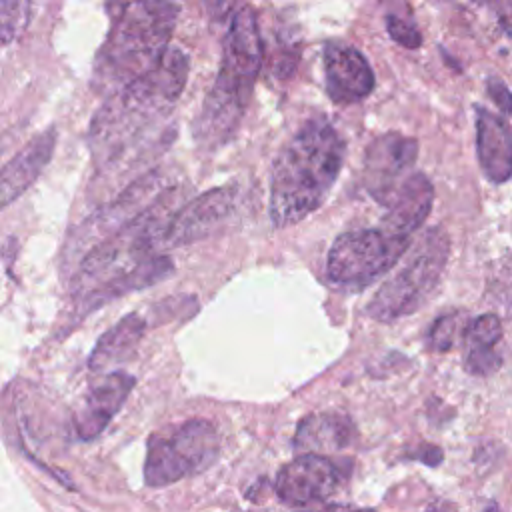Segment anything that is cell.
<instances>
[{
	"instance_id": "52a82bcc",
	"label": "cell",
	"mask_w": 512,
	"mask_h": 512,
	"mask_svg": "<svg viewBox=\"0 0 512 512\" xmlns=\"http://www.w3.org/2000/svg\"><path fill=\"white\" fill-rule=\"evenodd\" d=\"M408 246L410 238L398 236L384 226L348 230L328 250V280L338 288L362 290L390 272Z\"/></svg>"
},
{
	"instance_id": "4316f807",
	"label": "cell",
	"mask_w": 512,
	"mask_h": 512,
	"mask_svg": "<svg viewBox=\"0 0 512 512\" xmlns=\"http://www.w3.org/2000/svg\"><path fill=\"white\" fill-rule=\"evenodd\" d=\"M498 24L512 38V2L500 6V10H498Z\"/></svg>"
},
{
	"instance_id": "ac0fdd59",
	"label": "cell",
	"mask_w": 512,
	"mask_h": 512,
	"mask_svg": "<svg viewBox=\"0 0 512 512\" xmlns=\"http://www.w3.org/2000/svg\"><path fill=\"white\" fill-rule=\"evenodd\" d=\"M172 272H174V264L170 258L152 256V258L140 262L138 266H134L126 272H120L118 276L110 278L108 282L96 286L88 294L76 298V314L82 318L84 314L108 304L114 298H120L128 292L152 286V284L168 278Z\"/></svg>"
},
{
	"instance_id": "2e32d148",
	"label": "cell",
	"mask_w": 512,
	"mask_h": 512,
	"mask_svg": "<svg viewBox=\"0 0 512 512\" xmlns=\"http://www.w3.org/2000/svg\"><path fill=\"white\" fill-rule=\"evenodd\" d=\"M56 148V130L46 128L36 134L12 160L2 168L0 178V204L8 208L16 198H20L40 176L44 166L50 162Z\"/></svg>"
},
{
	"instance_id": "5b68a950",
	"label": "cell",
	"mask_w": 512,
	"mask_h": 512,
	"mask_svg": "<svg viewBox=\"0 0 512 512\" xmlns=\"http://www.w3.org/2000/svg\"><path fill=\"white\" fill-rule=\"evenodd\" d=\"M182 198V188L174 184L142 214L94 246L78 262V270L72 278L74 296L80 298L120 272H126L152 258V250L162 248V240L172 218L184 206Z\"/></svg>"
},
{
	"instance_id": "f546056e",
	"label": "cell",
	"mask_w": 512,
	"mask_h": 512,
	"mask_svg": "<svg viewBox=\"0 0 512 512\" xmlns=\"http://www.w3.org/2000/svg\"><path fill=\"white\" fill-rule=\"evenodd\" d=\"M340 512H372V510H366V508H358V510H348V508H342Z\"/></svg>"
},
{
	"instance_id": "3957f363",
	"label": "cell",
	"mask_w": 512,
	"mask_h": 512,
	"mask_svg": "<svg viewBox=\"0 0 512 512\" xmlns=\"http://www.w3.org/2000/svg\"><path fill=\"white\" fill-rule=\"evenodd\" d=\"M110 32L94 58L92 88L106 98L150 72L168 52L180 6L174 2L114 4Z\"/></svg>"
},
{
	"instance_id": "603a6c76",
	"label": "cell",
	"mask_w": 512,
	"mask_h": 512,
	"mask_svg": "<svg viewBox=\"0 0 512 512\" xmlns=\"http://www.w3.org/2000/svg\"><path fill=\"white\" fill-rule=\"evenodd\" d=\"M462 330V312H450L440 318L430 328L428 334V344L436 352H446L454 346L458 332Z\"/></svg>"
},
{
	"instance_id": "44dd1931",
	"label": "cell",
	"mask_w": 512,
	"mask_h": 512,
	"mask_svg": "<svg viewBox=\"0 0 512 512\" xmlns=\"http://www.w3.org/2000/svg\"><path fill=\"white\" fill-rule=\"evenodd\" d=\"M502 338V322L498 314L486 312L476 316L464 328V354L496 352V344Z\"/></svg>"
},
{
	"instance_id": "6da1fadb",
	"label": "cell",
	"mask_w": 512,
	"mask_h": 512,
	"mask_svg": "<svg viewBox=\"0 0 512 512\" xmlns=\"http://www.w3.org/2000/svg\"><path fill=\"white\" fill-rule=\"evenodd\" d=\"M188 70V54L168 48L150 72L102 102L88 130L98 178L114 172L116 180H122L124 174L162 154L174 136V126L166 124V116L186 86Z\"/></svg>"
},
{
	"instance_id": "4fadbf2b",
	"label": "cell",
	"mask_w": 512,
	"mask_h": 512,
	"mask_svg": "<svg viewBox=\"0 0 512 512\" xmlns=\"http://www.w3.org/2000/svg\"><path fill=\"white\" fill-rule=\"evenodd\" d=\"M324 86L332 102H360L374 90V70L364 54L342 42H328L322 54Z\"/></svg>"
},
{
	"instance_id": "8992f818",
	"label": "cell",
	"mask_w": 512,
	"mask_h": 512,
	"mask_svg": "<svg viewBox=\"0 0 512 512\" xmlns=\"http://www.w3.org/2000/svg\"><path fill=\"white\" fill-rule=\"evenodd\" d=\"M450 238L442 228H430L400 264L384 280L368 302V316L378 322H392L416 312L436 290L448 264Z\"/></svg>"
},
{
	"instance_id": "83f0119b",
	"label": "cell",
	"mask_w": 512,
	"mask_h": 512,
	"mask_svg": "<svg viewBox=\"0 0 512 512\" xmlns=\"http://www.w3.org/2000/svg\"><path fill=\"white\" fill-rule=\"evenodd\" d=\"M342 508H322V510H306V512H340Z\"/></svg>"
},
{
	"instance_id": "484cf974",
	"label": "cell",
	"mask_w": 512,
	"mask_h": 512,
	"mask_svg": "<svg viewBox=\"0 0 512 512\" xmlns=\"http://www.w3.org/2000/svg\"><path fill=\"white\" fill-rule=\"evenodd\" d=\"M486 90H488L490 98L494 100V104H496L502 112L512 114V92L508 90V86H506L500 78H496V76L488 78V80H486Z\"/></svg>"
},
{
	"instance_id": "9c48e42d",
	"label": "cell",
	"mask_w": 512,
	"mask_h": 512,
	"mask_svg": "<svg viewBox=\"0 0 512 512\" xmlns=\"http://www.w3.org/2000/svg\"><path fill=\"white\" fill-rule=\"evenodd\" d=\"M172 186V176H168V172L162 168L150 170L138 180H132V184H128L124 192H118L106 206L94 210L80 224L78 232L68 238L66 260H72L78 254L84 258L94 246L116 234L122 226L142 214Z\"/></svg>"
},
{
	"instance_id": "cb8c5ba5",
	"label": "cell",
	"mask_w": 512,
	"mask_h": 512,
	"mask_svg": "<svg viewBox=\"0 0 512 512\" xmlns=\"http://www.w3.org/2000/svg\"><path fill=\"white\" fill-rule=\"evenodd\" d=\"M386 28H388V34L394 42H398L400 46L408 48V50H416L420 48L422 44V34L418 32L416 24L406 20V18H400L396 14H388L386 16Z\"/></svg>"
},
{
	"instance_id": "f1b7e54d",
	"label": "cell",
	"mask_w": 512,
	"mask_h": 512,
	"mask_svg": "<svg viewBox=\"0 0 512 512\" xmlns=\"http://www.w3.org/2000/svg\"><path fill=\"white\" fill-rule=\"evenodd\" d=\"M482 512H500V510H498V506H496V504H490V506H488V508H484Z\"/></svg>"
},
{
	"instance_id": "ffe728a7",
	"label": "cell",
	"mask_w": 512,
	"mask_h": 512,
	"mask_svg": "<svg viewBox=\"0 0 512 512\" xmlns=\"http://www.w3.org/2000/svg\"><path fill=\"white\" fill-rule=\"evenodd\" d=\"M144 330H146V320L140 314L132 312L120 318L96 342L88 358V368L92 372H104L116 364L126 362L136 352Z\"/></svg>"
},
{
	"instance_id": "d4e9b609",
	"label": "cell",
	"mask_w": 512,
	"mask_h": 512,
	"mask_svg": "<svg viewBox=\"0 0 512 512\" xmlns=\"http://www.w3.org/2000/svg\"><path fill=\"white\" fill-rule=\"evenodd\" d=\"M502 364V358L498 352H476V354H464V366L474 376H488L496 372Z\"/></svg>"
},
{
	"instance_id": "7c38bea8",
	"label": "cell",
	"mask_w": 512,
	"mask_h": 512,
	"mask_svg": "<svg viewBox=\"0 0 512 512\" xmlns=\"http://www.w3.org/2000/svg\"><path fill=\"white\" fill-rule=\"evenodd\" d=\"M238 208V188L220 186L186 202L172 218L162 248H174L204 240L224 226Z\"/></svg>"
},
{
	"instance_id": "277c9868",
	"label": "cell",
	"mask_w": 512,
	"mask_h": 512,
	"mask_svg": "<svg viewBox=\"0 0 512 512\" xmlns=\"http://www.w3.org/2000/svg\"><path fill=\"white\" fill-rule=\"evenodd\" d=\"M262 56L256 12L250 6H242L230 20L220 70L194 120V138L202 148H220L236 134L250 102Z\"/></svg>"
},
{
	"instance_id": "5bb4252c",
	"label": "cell",
	"mask_w": 512,
	"mask_h": 512,
	"mask_svg": "<svg viewBox=\"0 0 512 512\" xmlns=\"http://www.w3.org/2000/svg\"><path fill=\"white\" fill-rule=\"evenodd\" d=\"M136 380L126 372H108L98 376L74 416V428L80 440H94L102 434L114 414L122 408Z\"/></svg>"
},
{
	"instance_id": "ba28073f",
	"label": "cell",
	"mask_w": 512,
	"mask_h": 512,
	"mask_svg": "<svg viewBox=\"0 0 512 512\" xmlns=\"http://www.w3.org/2000/svg\"><path fill=\"white\" fill-rule=\"evenodd\" d=\"M220 456V436L212 422L194 418L168 434L148 438L144 482L152 488L174 484L208 470Z\"/></svg>"
},
{
	"instance_id": "30bf717a",
	"label": "cell",
	"mask_w": 512,
	"mask_h": 512,
	"mask_svg": "<svg viewBox=\"0 0 512 512\" xmlns=\"http://www.w3.org/2000/svg\"><path fill=\"white\" fill-rule=\"evenodd\" d=\"M418 156V142L400 132L378 136L364 156V186L380 204H388L400 184L412 174Z\"/></svg>"
},
{
	"instance_id": "7a4b0ae2",
	"label": "cell",
	"mask_w": 512,
	"mask_h": 512,
	"mask_svg": "<svg viewBox=\"0 0 512 512\" xmlns=\"http://www.w3.org/2000/svg\"><path fill=\"white\" fill-rule=\"evenodd\" d=\"M346 144L326 118H312L280 148L270 170V220L276 228L298 224L330 194Z\"/></svg>"
},
{
	"instance_id": "d6986e66",
	"label": "cell",
	"mask_w": 512,
	"mask_h": 512,
	"mask_svg": "<svg viewBox=\"0 0 512 512\" xmlns=\"http://www.w3.org/2000/svg\"><path fill=\"white\" fill-rule=\"evenodd\" d=\"M354 422L338 412L310 414L300 420L294 434V450L298 454H320L342 450L352 444Z\"/></svg>"
},
{
	"instance_id": "9a60e30c",
	"label": "cell",
	"mask_w": 512,
	"mask_h": 512,
	"mask_svg": "<svg viewBox=\"0 0 512 512\" xmlns=\"http://www.w3.org/2000/svg\"><path fill=\"white\" fill-rule=\"evenodd\" d=\"M476 154L484 176L502 184L512 176V128L510 124L482 108L476 106Z\"/></svg>"
},
{
	"instance_id": "8fae6325",
	"label": "cell",
	"mask_w": 512,
	"mask_h": 512,
	"mask_svg": "<svg viewBox=\"0 0 512 512\" xmlns=\"http://www.w3.org/2000/svg\"><path fill=\"white\" fill-rule=\"evenodd\" d=\"M342 478L344 470L332 458L320 454H298L278 470L274 490L284 504L306 506L332 496Z\"/></svg>"
},
{
	"instance_id": "e0dca14e",
	"label": "cell",
	"mask_w": 512,
	"mask_h": 512,
	"mask_svg": "<svg viewBox=\"0 0 512 512\" xmlns=\"http://www.w3.org/2000/svg\"><path fill=\"white\" fill-rule=\"evenodd\" d=\"M434 202L432 182L422 172H412L386 204L382 224L386 230L412 238V234L424 224Z\"/></svg>"
},
{
	"instance_id": "7402d4cb",
	"label": "cell",
	"mask_w": 512,
	"mask_h": 512,
	"mask_svg": "<svg viewBox=\"0 0 512 512\" xmlns=\"http://www.w3.org/2000/svg\"><path fill=\"white\" fill-rule=\"evenodd\" d=\"M30 10L32 6L28 2H0V32L4 44L14 40L26 28L30 20Z\"/></svg>"
}]
</instances>
